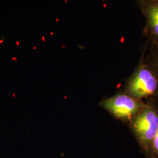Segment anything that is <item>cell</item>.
I'll return each mask as SVG.
<instances>
[{
    "instance_id": "cell-1",
    "label": "cell",
    "mask_w": 158,
    "mask_h": 158,
    "mask_svg": "<svg viewBox=\"0 0 158 158\" xmlns=\"http://www.w3.org/2000/svg\"><path fill=\"white\" fill-rule=\"evenodd\" d=\"M157 87L158 82L152 73L147 68H141L130 79L127 91L131 97L141 98L152 94Z\"/></svg>"
},
{
    "instance_id": "cell-2",
    "label": "cell",
    "mask_w": 158,
    "mask_h": 158,
    "mask_svg": "<svg viewBox=\"0 0 158 158\" xmlns=\"http://www.w3.org/2000/svg\"><path fill=\"white\" fill-rule=\"evenodd\" d=\"M103 106L117 118L130 119L137 111L139 105L135 99L126 94H118L103 102Z\"/></svg>"
},
{
    "instance_id": "cell-3",
    "label": "cell",
    "mask_w": 158,
    "mask_h": 158,
    "mask_svg": "<svg viewBox=\"0 0 158 158\" xmlns=\"http://www.w3.org/2000/svg\"><path fill=\"white\" fill-rule=\"evenodd\" d=\"M134 127L142 139L153 140L158 132V115L152 111L142 113L135 120Z\"/></svg>"
},
{
    "instance_id": "cell-4",
    "label": "cell",
    "mask_w": 158,
    "mask_h": 158,
    "mask_svg": "<svg viewBox=\"0 0 158 158\" xmlns=\"http://www.w3.org/2000/svg\"><path fill=\"white\" fill-rule=\"evenodd\" d=\"M147 12L149 22L152 31L158 36V4L150 6Z\"/></svg>"
},
{
    "instance_id": "cell-5",
    "label": "cell",
    "mask_w": 158,
    "mask_h": 158,
    "mask_svg": "<svg viewBox=\"0 0 158 158\" xmlns=\"http://www.w3.org/2000/svg\"><path fill=\"white\" fill-rule=\"evenodd\" d=\"M153 145L155 148L158 151V132L155 138L153 139Z\"/></svg>"
}]
</instances>
